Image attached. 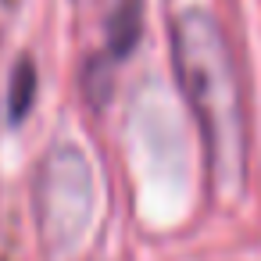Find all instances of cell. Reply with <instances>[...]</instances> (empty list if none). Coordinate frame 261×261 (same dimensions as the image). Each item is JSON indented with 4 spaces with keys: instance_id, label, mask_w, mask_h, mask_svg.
<instances>
[{
    "instance_id": "cell-3",
    "label": "cell",
    "mask_w": 261,
    "mask_h": 261,
    "mask_svg": "<svg viewBox=\"0 0 261 261\" xmlns=\"http://www.w3.org/2000/svg\"><path fill=\"white\" fill-rule=\"evenodd\" d=\"M143 36V0H118L108 15V58L125 61Z\"/></svg>"
},
{
    "instance_id": "cell-1",
    "label": "cell",
    "mask_w": 261,
    "mask_h": 261,
    "mask_svg": "<svg viewBox=\"0 0 261 261\" xmlns=\"http://www.w3.org/2000/svg\"><path fill=\"white\" fill-rule=\"evenodd\" d=\"M172 65L190 100L218 197H240L247 175V118L229 43L211 11H182L172 25Z\"/></svg>"
},
{
    "instance_id": "cell-2",
    "label": "cell",
    "mask_w": 261,
    "mask_h": 261,
    "mask_svg": "<svg viewBox=\"0 0 261 261\" xmlns=\"http://www.w3.org/2000/svg\"><path fill=\"white\" fill-rule=\"evenodd\" d=\"M93 215V172L79 147H54L36 175V218L47 247L68 254Z\"/></svg>"
},
{
    "instance_id": "cell-5",
    "label": "cell",
    "mask_w": 261,
    "mask_h": 261,
    "mask_svg": "<svg viewBox=\"0 0 261 261\" xmlns=\"http://www.w3.org/2000/svg\"><path fill=\"white\" fill-rule=\"evenodd\" d=\"M83 93L93 108H100L108 97H111V65H108V54L104 58H90L83 65Z\"/></svg>"
},
{
    "instance_id": "cell-4",
    "label": "cell",
    "mask_w": 261,
    "mask_h": 261,
    "mask_svg": "<svg viewBox=\"0 0 261 261\" xmlns=\"http://www.w3.org/2000/svg\"><path fill=\"white\" fill-rule=\"evenodd\" d=\"M33 97H36V65H33V58H22L11 72V90H8V122L11 125H18L29 115Z\"/></svg>"
}]
</instances>
